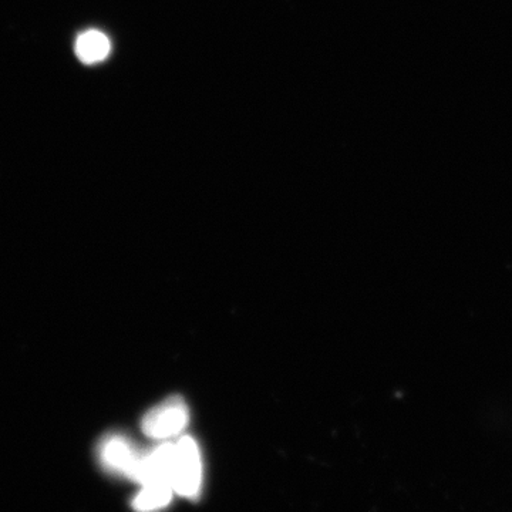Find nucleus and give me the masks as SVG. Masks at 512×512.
Wrapping results in <instances>:
<instances>
[{
  "label": "nucleus",
  "instance_id": "nucleus-5",
  "mask_svg": "<svg viewBox=\"0 0 512 512\" xmlns=\"http://www.w3.org/2000/svg\"><path fill=\"white\" fill-rule=\"evenodd\" d=\"M110 50V40L99 30H89L77 37L76 55L84 64L103 62Z\"/></svg>",
  "mask_w": 512,
  "mask_h": 512
},
{
  "label": "nucleus",
  "instance_id": "nucleus-6",
  "mask_svg": "<svg viewBox=\"0 0 512 512\" xmlns=\"http://www.w3.org/2000/svg\"><path fill=\"white\" fill-rule=\"evenodd\" d=\"M173 487L167 484L143 485V490L134 498L133 507L138 511H154L167 507L173 498Z\"/></svg>",
  "mask_w": 512,
  "mask_h": 512
},
{
  "label": "nucleus",
  "instance_id": "nucleus-1",
  "mask_svg": "<svg viewBox=\"0 0 512 512\" xmlns=\"http://www.w3.org/2000/svg\"><path fill=\"white\" fill-rule=\"evenodd\" d=\"M202 463L200 447L190 436L174 443L173 474L171 485L174 493L185 498H197L201 491Z\"/></svg>",
  "mask_w": 512,
  "mask_h": 512
},
{
  "label": "nucleus",
  "instance_id": "nucleus-2",
  "mask_svg": "<svg viewBox=\"0 0 512 512\" xmlns=\"http://www.w3.org/2000/svg\"><path fill=\"white\" fill-rule=\"evenodd\" d=\"M188 421L187 404L181 397H170L146 414L141 427L150 439L168 440L183 433Z\"/></svg>",
  "mask_w": 512,
  "mask_h": 512
},
{
  "label": "nucleus",
  "instance_id": "nucleus-4",
  "mask_svg": "<svg viewBox=\"0 0 512 512\" xmlns=\"http://www.w3.org/2000/svg\"><path fill=\"white\" fill-rule=\"evenodd\" d=\"M174 443H163L153 450L143 453L140 467H138L136 480L143 485L167 484L171 485L173 474ZM173 487V485H171Z\"/></svg>",
  "mask_w": 512,
  "mask_h": 512
},
{
  "label": "nucleus",
  "instance_id": "nucleus-3",
  "mask_svg": "<svg viewBox=\"0 0 512 512\" xmlns=\"http://www.w3.org/2000/svg\"><path fill=\"white\" fill-rule=\"evenodd\" d=\"M143 453L127 437L113 434L103 440L100 458L103 466L113 473L136 480Z\"/></svg>",
  "mask_w": 512,
  "mask_h": 512
}]
</instances>
